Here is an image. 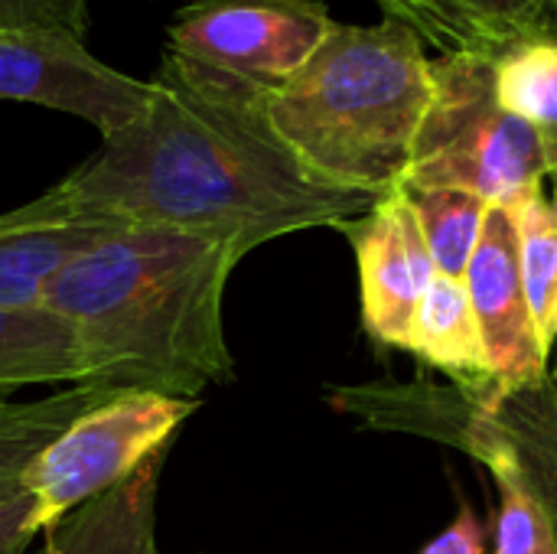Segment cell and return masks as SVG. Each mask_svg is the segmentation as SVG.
I'll list each match as a JSON object with an SVG mask.
<instances>
[{"label":"cell","instance_id":"obj_1","mask_svg":"<svg viewBox=\"0 0 557 554\" xmlns=\"http://www.w3.org/2000/svg\"><path fill=\"white\" fill-rule=\"evenodd\" d=\"M55 189L95 216L219 242L238 264L274 238L339 229L375 202L310 176L268 127L261 95L209 82L170 52L147 111Z\"/></svg>","mask_w":557,"mask_h":554},{"label":"cell","instance_id":"obj_2","mask_svg":"<svg viewBox=\"0 0 557 554\" xmlns=\"http://www.w3.org/2000/svg\"><path fill=\"white\" fill-rule=\"evenodd\" d=\"M238 258L209 238L121 222L78 251L42 307L75 336L78 382L202 402L235 379L225 287Z\"/></svg>","mask_w":557,"mask_h":554},{"label":"cell","instance_id":"obj_3","mask_svg":"<svg viewBox=\"0 0 557 554\" xmlns=\"http://www.w3.org/2000/svg\"><path fill=\"white\" fill-rule=\"evenodd\" d=\"M431 91V59L405 23H336L268 91L264 121L310 176L379 199L405 180Z\"/></svg>","mask_w":557,"mask_h":554},{"label":"cell","instance_id":"obj_4","mask_svg":"<svg viewBox=\"0 0 557 554\" xmlns=\"http://www.w3.org/2000/svg\"><path fill=\"white\" fill-rule=\"evenodd\" d=\"M431 104L401 189H460L503 209L545 189L542 140L503 101L496 59L437 56L431 59Z\"/></svg>","mask_w":557,"mask_h":554},{"label":"cell","instance_id":"obj_5","mask_svg":"<svg viewBox=\"0 0 557 554\" xmlns=\"http://www.w3.org/2000/svg\"><path fill=\"white\" fill-rule=\"evenodd\" d=\"M199 402L153 392H111L82 411L23 473L39 532L88 500L121 487L153 454L170 451Z\"/></svg>","mask_w":557,"mask_h":554},{"label":"cell","instance_id":"obj_6","mask_svg":"<svg viewBox=\"0 0 557 554\" xmlns=\"http://www.w3.org/2000/svg\"><path fill=\"white\" fill-rule=\"evenodd\" d=\"M323 0H186L166 46L196 75L268 98L333 33Z\"/></svg>","mask_w":557,"mask_h":554},{"label":"cell","instance_id":"obj_7","mask_svg":"<svg viewBox=\"0 0 557 554\" xmlns=\"http://www.w3.org/2000/svg\"><path fill=\"white\" fill-rule=\"evenodd\" d=\"M0 98L75 114L104 140L147 111L153 82L101 62L75 29L23 26L0 33Z\"/></svg>","mask_w":557,"mask_h":554},{"label":"cell","instance_id":"obj_8","mask_svg":"<svg viewBox=\"0 0 557 554\" xmlns=\"http://www.w3.org/2000/svg\"><path fill=\"white\" fill-rule=\"evenodd\" d=\"M359 261L362 327L385 349H411L414 310L431 284L434 261L405 189H392L369 212L339 225Z\"/></svg>","mask_w":557,"mask_h":554},{"label":"cell","instance_id":"obj_9","mask_svg":"<svg viewBox=\"0 0 557 554\" xmlns=\"http://www.w3.org/2000/svg\"><path fill=\"white\" fill-rule=\"evenodd\" d=\"M490 376L499 389H516L548 376V353L539 340L519 268V235L512 212L490 206L476 251L463 274Z\"/></svg>","mask_w":557,"mask_h":554},{"label":"cell","instance_id":"obj_10","mask_svg":"<svg viewBox=\"0 0 557 554\" xmlns=\"http://www.w3.org/2000/svg\"><path fill=\"white\" fill-rule=\"evenodd\" d=\"M114 225L121 222L78 209L55 186L0 212V310L42 307L62 268Z\"/></svg>","mask_w":557,"mask_h":554},{"label":"cell","instance_id":"obj_11","mask_svg":"<svg viewBox=\"0 0 557 554\" xmlns=\"http://www.w3.org/2000/svg\"><path fill=\"white\" fill-rule=\"evenodd\" d=\"M441 56L503 59L532 42H557V0H375Z\"/></svg>","mask_w":557,"mask_h":554},{"label":"cell","instance_id":"obj_12","mask_svg":"<svg viewBox=\"0 0 557 554\" xmlns=\"http://www.w3.org/2000/svg\"><path fill=\"white\" fill-rule=\"evenodd\" d=\"M166 454H153L121 487L49 526L42 554H163L157 545V500Z\"/></svg>","mask_w":557,"mask_h":554},{"label":"cell","instance_id":"obj_13","mask_svg":"<svg viewBox=\"0 0 557 554\" xmlns=\"http://www.w3.org/2000/svg\"><path fill=\"white\" fill-rule=\"evenodd\" d=\"M424 366L450 376L457 385L480 389L493 382L480 323L460 278L434 274L411 323V349Z\"/></svg>","mask_w":557,"mask_h":554},{"label":"cell","instance_id":"obj_14","mask_svg":"<svg viewBox=\"0 0 557 554\" xmlns=\"http://www.w3.org/2000/svg\"><path fill=\"white\" fill-rule=\"evenodd\" d=\"M483 398L557 529V382L552 376L516 389L490 382L483 385Z\"/></svg>","mask_w":557,"mask_h":554},{"label":"cell","instance_id":"obj_15","mask_svg":"<svg viewBox=\"0 0 557 554\" xmlns=\"http://www.w3.org/2000/svg\"><path fill=\"white\" fill-rule=\"evenodd\" d=\"M59 382H78V353L69 323L46 307L0 310V395Z\"/></svg>","mask_w":557,"mask_h":554},{"label":"cell","instance_id":"obj_16","mask_svg":"<svg viewBox=\"0 0 557 554\" xmlns=\"http://www.w3.org/2000/svg\"><path fill=\"white\" fill-rule=\"evenodd\" d=\"M111 392L69 385L62 392L33 398V402H7L0 398V503L23 493V473L33 457L49 447L82 411L108 398Z\"/></svg>","mask_w":557,"mask_h":554},{"label":"cell","instance_id":"obj_17","mask_svg":"<svg viewBox=\"0 0 557 554\" xmlns=\"http://www.w3.org/2000/svg\"><path fill=\"white\" fill-rule=\"evenodd\" d=\"M519 235V268L532 320L545 353L557 343V196L555 189L532 193L512 209Z\"/></svg>","mask_w":557,"mask_h":554},{"label":"cell","instance_id":"obj_18","mask_svg":"<svg viewBox=\"0 0 557 554\" xmlns=\"http://www.w3.org/2000/svg\"><path fill=\"white\" fill-rule=\"evenodd\" d=\"M424 245L431 251L434 271L444 278L467 274V264L476 251L490 202L460 189H405Z\"/></svg>","mask_w":557,"mask_h":554},{"label":"cell","instance_id":"obj_19","mask_svg":"<svg viewBox=\"0 0 557 554\" xmlns=\"http://www.w3.org/2000/svg\"><path fill=\"white\" fill-rule=\"evenodd\" d=\"M496 480L499 506L493 516L490 554H557V529L548 506L529 487L512 447L486 464Z\"/></svg>","mask_w":557,"mask_h":554},{"label":"cell","instance_id":"obj_20","mask_svg":"<svg viewBox=\"0 0 557 554\" xmlns=\"http://www.w3.org/2000/svg\"><path fill=\"white\" fill-rule=\"evenodd\" d=\"M499 95L535 127L545 150L548 180H557V42H532L503 56Z\"/></svg>","mask_w":557,"mask_h":554},{"label":"cell","instance_id":"obj_21","mask_svg":"<svg viewBox=\"0 0 557 554\" xmlns=\"http://www.w3.org/2000/svg\"><path fill=\"white\" fill-rule=\"evenodd\" d=\"M23 26H65L85 36L88 0H0V33Z\"/></svg>","mask_w":557,"mask_h":554},{"label":"cell","instance_id":"obj_22","mask_svg":"<svg viewBox=\"0 0 557 554\" xmlns=\"http://www.w3.org/2000/svg\"><path fill=\"white\" fill-rule=\"evenodd\" d=\"M421 554H490V526H483L476 509L463 500L454 522L428 542Z\"/></svg>","mask_w":557,"mask_h":554},{"label":"cell","instance_id":"obj_23","mask_svg":"<svg viewBox=\"0 0 557 554\" xmlns=\"http://www.w3.org/2000/svg\"><path fill=\"white\" fill-rule=\"evenodd\" d=\"M36 535L39 526L33 519V503L26 493L0 503V554H23Z\"/></svg>","mask_w":557,"mask_h":554},{"label":"cell","instance_id":"obj_24","mask_svg":"<svg viewBox=\"0 0 557 554\" xmlns=\"http://www.w3.org/2000/svg\"><path fill=\"white\" fill-rule=\"evenodd\" d=\"M552 183H555V186H552V189H555V196H557V180H552Z\"/></svg>","mask_w":557,"mask_h":554},{"label":"cell","instance_id":"obj_25","mask_svg":"<svg viewBox=\"0 0 557 554\" xmlns=\"http://www.w3.org/2000/svg\"><path fill=\"white\" fill-rule=\"evenodd\" d=\"M552 379H555V382H557V372H555V376H552Z\"/></svg>","mask_w":557,"mask_h":554}]
</instances>
